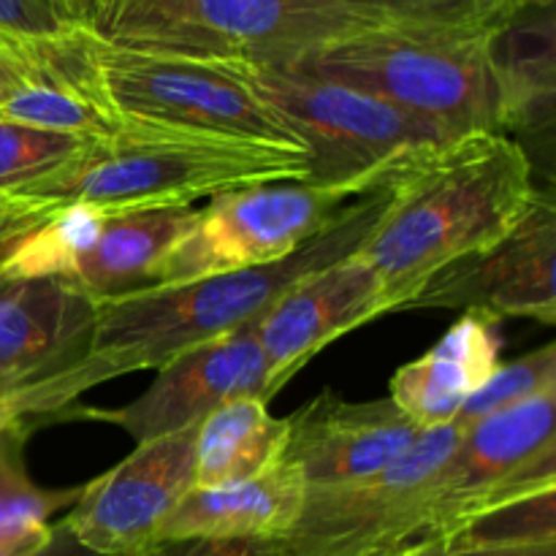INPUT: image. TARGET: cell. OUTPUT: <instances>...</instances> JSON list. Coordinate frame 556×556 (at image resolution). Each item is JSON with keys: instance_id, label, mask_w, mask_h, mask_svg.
I'll return each instance as SVG.
<instances>
[{"instance_id": "1", "label": "cell", "mask_w": 556, "mask_h": 556, "mask_svg": "<svg viewBox=\"0 0 556 556\" xmlns=\"http://www.w3.org/2000/svg\"><path fill=\"white\" fill-rule=\"evenodd\" d=\"M405 161L356 195L296 253L277 264L174 286H150L128 296L98 302L96 329L85 358L65 372L20 391L5 407L3 427L22 424L27 429V418L63 416L71 402L98 383L141 369H161L174 356L201 342L258 324L271 304L302 277L331 261L348 258L367 242L389 204L391 188Z\"/></svg>"}, {"instance_id": "2", "label": "cell", "mask_w": 556, "mask_h": 556, "mask_svg": "<svg viewBox=\"0 0 556 556\" xmlns=\"http://www.w3.org/2000/svg\"><path fill=\"white\" fill-rule=\"evenodd\" d=\"M535 193V168L519 141L503 130L459 136L407 157L356 255L372 266L396 313L440 269L503 239Z\"/></svg>"}, {"instance_id": "3", "label": "cell", "mask_w": 556, "mask_h": 556, "mask_svg": "<svg viewBox=\"0 0 556 556\" xmlns=\"http://www.w3.org/2000/svg\"><path fill=\"white\" fill-rule=\"evenodd\" d=\"M309 152L299 147L199 134L125 119L92 139L71 166L25 195L81 210H179L266 182H307Z\"/></svg>"}, {"instance_id": "4", "label": "cell", "mask_w": 556, "mask_h": 556, "mask_svg": "<svg viewBox=\"0 0 556 556\" xmlns=\"http://www.w3.org/2000/svg\"><path fill=\"white\" fill-rule=\"evenodd\" d=\"M494 30L389 22L331 41L291 71L383 98L459 139L503 130Z\"/></svg>"}, {"instance_id": "5", "label": "cell", "mask_w": 556, "mask_h": 556, "mask_svg": "<svg viewBox=\"0 0 556 556\" xmlns=\"http://www.w3.org/2000/svg\"><path fill=\"white\" fill-rule=\"evenodd\" d=\"M242 74L250 90L304 141L313 185H369L405 157L451 141L438 125L337 81L253 65H242Z\"/></svg>"}, {"instance_id": "6", "label": "cell", "mask_w": 556, "mask_h": 556, "mask_svg": "<svg viewBox=\"0 0 556 556\" xmlns=\"http://www.w3.org/2000/svg\"><path fill=\"white\" fill-rule=\"evenodd\" d=\"M459 434L456 421L424 429L416 445L386 470L307 489L291 530L261 541L264 556H367L427 543L434 478Z\"/></svg>"}, {"instance_id": "7", "label": "cell", "mask_w": 556, "mask_h": 556, "mask_svg": "<svg viewBox=\"0 0 556 556\" xmlns=\"http://www.w3.org/2000/svg\"><path fill=\"white\" fill-rule=\"evenodd\" d=\"M378 25L389 22L342 0H182L112 47L293 68L331 41Z\"/></svg>"}, {"instance_id": "8", "label": "cell", "mask_w": 556, "mask_h": 556, "mask_svg": "<svg viewBox=\"0 0 556 556\" xmlns=\"http://www.w3.org/2000/svg\"><path fill=\"white\" fill-rule=\"evenodd\" d=\"M96 65L119 117L307 150L250 90L242 63L136 52L96 38Z\"/></svg>"}, {"instance_id": "9", "label": "cell", "mask_w": 556, "mask_h": 556, "mask_svg": "<svg viewBox=\"0 0 556 556\" xmlns=\"http://www.w3.org/2000/svg\"><path fill=\"white\" fill-rule=\"evenodd\" d=\"M375 182H266L217 195L163 258L155 286L277 264L296 253Z\"/></svg>"}, {"instance_id": "10", "label": "cell", "mask_w": 556, "mask_h": 556, "mask_svg": "<svg viewBox=\"0 0 556 556\" xmlns=\"http://www.w3.org/2000/svg\"><path fill=\"white\" fill-rule=\"evenodd\" d=\"M556 486V389L462 427L434 478L429 541L500 500Z\"/></svg>"}, {"instance_id": "11", "label": "cell", "mask_w": 556, "mask_h": 556, "mask_svg": "<svg viewBox=\"0 0 556 556\" xmlns=\"http://www.w3.org/2000/svg\"><path fill=\"white\" fill-rule=\"evenodd\" d=\"M195 432L136 445L117 467L81 486L63 527L96 556H139L161 535L168 516L195 489Z\"/></svg>"}, {"instance_id": "12", "label": "cell", "mask_w": 556, "mask_h": 556, "mask_svg": "<svg viewBox=\"0 0 556 556\" xmlns=\"http://www.w3.org/2000/svg\"><path fill=\"white\" fill-rule=\"evenodd\" d=\"M405 309H476L492 318L556 324V206L538 190L519 223L489 248L454 261Z\"/></svg>"}, {"instance_id": "13", "label": "cell", "mask_w": 556, "mask_h": 556, "mask_svg": "<svg viewBox=\"0 0 556 556\" xmlns=\"http://www.w3.org/2000/svg\"><path fill=\"white\" fill-rule=\"evenodd\" d=\"M266 362L255 324L201 342L157 369L150 389L117 410H85L130 434L136 445L199 427L206 416L239 396H258Z\"/></svg>"}, {"instance_id": "14", "label": "cell", "mask_w": 556, "mask_h": 556, "mask_svg": "<svg viewBox=\"0 0 556 556\" xmlns=\"http://www.w3.org/2000/svg\"><path fill=\"white\" fill-rule=\"evenodd\" d=\"M386 313L383 282L356 253L309 271L255 324L266 362L261 402H269L337 337Z\"/></svg>"}, {"instance_id": "15", "label": "cell", "mask_w": 556, "mask_h": 556, "mask_svg": "<svg viewBox=\"0 0 556 556\" xmlns=\"http://www.w3.org/2000/svg\"><path fill=\"white\" fill-rule=\"evenodd\" d=\"M391 400L351 402L326 389L288 416L282 462L302 476L304 486H340L394 465L421 438Z\"/></svg>"}, {"instance_id": "16", "label": "cell", "mask_w": 556, "mask_h": 556, "mask_svg": "<svg viewBox=\"0 0 556 556\" xmlns=\"http://www.w3.org/2000/svg\"><path fill=\"white\" fill-rule=\"evenodd\" d=\"M98 302L58 271H0V369L43 383L81 362L96 329ZM22 389V391H25Z\"/></svg>"}, {"instance_id": "17", "label": "cell", "mask_w": 556, "mask_h": 556, "mask_svg": "<svg viewBox=\"0 0 556 556\" xmlns=\"http://www.w3.org/2000/svg\"><path fill=\"white\" fill-rule=\"evenodd\" d=\"M500 367V320L467 309L432 351L394 372L389 400L421 429L443 427Z\"/></svg>"}, {"instance_id": "18", "label": "cell", "mask_w": 556, "mask_h": 556, "mask_svg": "<svg viewBox=\"0 0 556 556\" xmlns=\"http://www.w3.org/2000/svg\"><path fill=\"white\" fill-rule=\"evenodd\" d=\"M302 476L277 462L253 478L223 486H195L163 525L157 541H269L291 530L304 503ZM155 541V543H157Z\"/></svg>"}, {"instance_id": "19", "label": "cell", "mask_w": 556, "mask_h": 556, "mask_svg": "<svg viewBox=\"0 0 556 556\" xmlns=\"http://www.w3.org/2000/svg\"><path fill=\"white\" fill-rule=\"evenodd\" d=\"M492 65L503 101V130L554 117V0H530L492 36Z\"/></svg>"}, {"instance_id": "20", "label": "cell", "mask_w": 556, "mask_h": 556, "mask_svg": "<svg viewBox=\"0 0 556 556\" xmlns=\"http://www.w3.org/2000/svg\"><path fill=\"white\" fill-rule=\"evenodd\" d=\"M288 418H275L258 396L217 407L195 432V486H223L269 470L282 456Z\"/></svg>"}, {"instance_id": "21", "label": "cell", "mask_w": 556, "mask_h": 556, "mask_svg": "<svg viewBox=\"0 0 556 556\" xmlns=\"http://www.w3.org/2000/svg\"><path fill=\"white\" fill-rule=\"evenodd\" d=\"M438 541L448 543V546L556 543V486L478 508Z\"/></svg>"}, {"instance_id": "22", "label": "cell", "mask_w": 556, "mask_h": 556, "mask_svg": "<svg viewBox=\"0 0 556 556\" xmlns=\"http://www.w3.org/2000/svg\"><path fill=\"white\" fill-rule=\"evenodd\" d=\"M92 139L0 117V193H25L76 161Z\"/></svg>"}, {"instance_id": "23", "label": "cell", "mask_w": 556, "mask_h": 556, "mask_svg": "<svg viewBox=\"0 0 556 556\" xmlns=\"http://www.w3.org/2000/svg\"><path fill=\"white\" fill-rule=\"evenodd\" d=\"M25 440L11 445L0 459V543H41L52 535L60 508L74 505L79 489H41L25 470Z\"/></svg>"}, {"instance_id": "24", "label": "cell", "mask_w": 556, "mask_h": 556, "mask_svg": "<svg viewBox=\"0 0 556 556\" xmlns=\"http://www.w3.org/2000/svg\"><path fill=\"white\" fill-rule=\"evenodd\" d=\"M556 389V342H546L538 351L525 353L521 358L500 364L492 378L462 405L454 421L459 427L478 421L483 416L521 405V402L541 396Z\"/></svg>"}, {"instance_id": "25", "label": "cell", "mask_w": 556, "mask_h": 556, "mask_svg": "<svg viewBox=\"0 0 556 556\" xmlns=\"http://www.w3.org/2000/svg\"><path fill=\"white\" fill-rule=\"evenodd\" d=\"M386 22L421 27H500L530 0H342Z\"/></svg>"}, {"instance_id": "26", "label": "cell", "mask_w": 556, "mask_h": 556, "mask_svg": "<svg viewBox=\"0 0 556 556\" xmlns=\"http://www.w3.org/2000/svg\"><path fill=\"white\" fill-rule=\"evenodd\" d=\"M68 206L25 193H0V271L36 242Z\"/></svg>"}, {"instance_id": "27", "label": "cell", "mask_w": 556, "mask_h": 556, "mask_svg": "<svg viewBox=\"0 0 556 556\" xmlns=\"http://www.w3.org/2000/svg\"><path fill=\"white\" fill-rule=\"evenodd\" d=\"M182 0H101L96 16H92L90 33L98 41L114 43L128 33L161 20Z\"/></svg>"}, {"instance_id": "28", "label": "cell", "mask_w": 556, "mask_h": 556, "mask_svg": "<svg viewBox=\"0 0 556 556\" xmlns=\"http://www.w3.org/2000/svg\"><path fill=\"white\" fill-rule=\"evenodd\" d=\"M0 27L27 36H54L76 25L60 14L52 0H0Z\"/></svg>"}, {"instance_id": "29", "label": "cell", "mask_w": 556, "mask_h": 556, "mask_svg": "<svg viewBox=\"0 0 556 556\" xmlns=\"http://www.w3.org/2000/svg\"><path fill=\"white\" fill-rule=\"evenodd\" d=\"M139 556H264L261 541H206V538H182V541H157Z\"/></svg>"}, {"instance_id": "30", "label": "cell", "mask_w": 556, "mask_h": 556, "mask_svg": "<svg viewBox=\"0 0 556 556\" xmlns=\"http://www.w3.org/2000/svg\"><path fill=\"white\" fill-rule=\"evenodd\" d=\"M405 556H556V543H535V546H448L443 541H427L407 548Z\"/></svg>"}, {"instance_id": "31", "label": "cell", "mask_w": 556, "mask_h": 556, "mask_svg": "<svg viewBox=\"0 0 556 556\" xmlns=\"http://www.w3.org/2000/svg\"><path fill=\"white\" fill-rule=\"evenodd\" d=\"M33 556H96V554H90L87 548H81L79 543L68 535V530L63 527V521H60V525L52 527V538H49L47 546Z\"/></svg>"}, {"instance_id": "32", "label": "cell", "mask_w": 556, "mask_h": 556, "mask_svg": "<svg viewBox=\"0 0 556 556\" xmlns=\"http://www.w3.org/2000/svg\"><path fill=\"white\" fill-rule=\"evenodd\" d=\"M98 3H101V0H60V11H63V16L71 25L90 30Z\"/></svg>"}, {"instance_id": "33", "label": "cell", "mask_w": 556, "mask_h": 556, "mask_svg": "<svg viewBox=\"0 0 556 556\" xmlns=\"http://www.w3.org/2000/svg\"><path fill=\"white\" fill-rule=\"evenodd\" d=\"M25 389V380L16 378V375L11 372H3L0 369V427H3V416H5V407L11 405V400H14L20 391Z\"/></svg>"}, {"instance_id": "34", "label": "cell", "mask_w": 556, "mask_h": 556, "mask_svg": "<svg viewBox=\"0 0 556 556\" xmlns=\"http://www.w3.org/2000/svg\"><path fill=\"white\" fill-rule=\"evenodd\" d=\"M27 429L22 427V424H9V427H0V459H3L5 451L11 448L14 443H20V440H27Z\"/></svg>"}, {"instance_id": "35", "label": "cell", "mask_w": 556, "mask_h": 556, "mask_svg": "<svg viewBox=\"0 0 556 556\" xmlns=\"http://www.w3.org/2000/svg\"><path fill=\"white\" fill-rule=\"evenodd\" d=\"M49 538H52V535H49ZM49 538H47V541H41V543H9V546H5V543H0V556H33V554L41 552L43 546H47Z\"/></svg>"}, {"instance_id": "36", "label": "cell", "mask_w": 556, "mask_h": 556, "mask_svg": "<svg viewBox=\"0 0 556 556\" xmlns=\"http://www.w3.org/2000/svg\"><path fill=\"white\" fill-rule=\"evenodd\" d=\"M367 556H405V552H380V554H367Z\"/></svg>"}, {"instance_id": "37", "label": "cell", "mask_w": 556, "mask_h": 556, "mask_svg": "<svg viewBox=\"0 0 556 556\" xmlns=\"http://www.w3.org/2000/svg\"><path fill=\"white\" fill-rule=\"evenodd\" d=\"M54 5H58V11H60V0H54ZM60 14H63V11H60Z\"/></svg>"}, {"instance_id": "38", "label": "cell", "mask_w": 556, "mask_h": 556, "mask_svg": "<svg viewBox=\"0 0 556 556\" xmlns=\"http://www.w3.org/2000/svg\"><path fill=\"white\" fill-rule=\"evenodd\" d=\"M0 109H3V96H0Z\"/></svg>"}, {"instance_id": "39", "label": "cell", "mask_w": 556, "mask_h": 556, "mask_svg": "<svg viewBox=\"0 0 556 556\" xmlns=\"http://www.w3.org/2000/svg\"><path fill=\"white\" fill-rule=\"evenodd\" d=\"M52 3H54V0H52Z\"/></svg>"}]
</instances>
